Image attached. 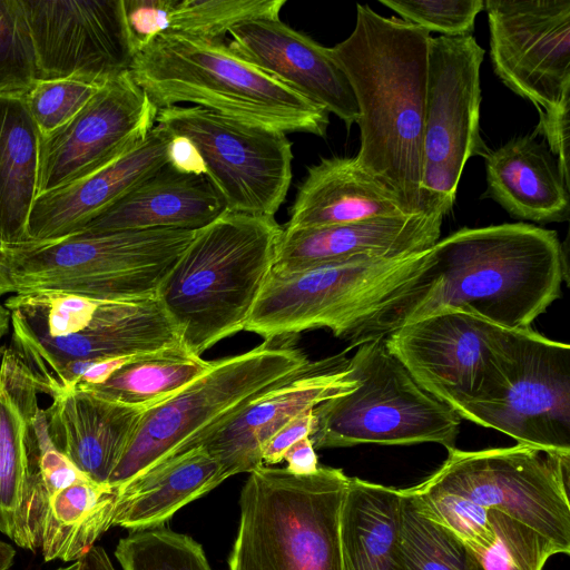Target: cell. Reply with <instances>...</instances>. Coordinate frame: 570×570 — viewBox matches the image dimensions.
<instances>
[{"mask_svg":"<svg viewBox=\"0 0 570 570\" xmlns=\"http://www.w3.org/2000/svg\"><path fill=\"white\" fill-rule=\"evenodd\" d=\"M77 569V562L75 561L73 563H71L70 566L68 567H65V568H59L57 570H76Z\"/></svg>","mask_w":570,"mask_h":570,"instance_id":"681fc988","label":"cell"},{"mask_svg":"<svg viewBox=\"0 0 570 570\" xmlns=\"http://www.w3.org/2000/svg\"><path fill=\"white\" fill-rule=\"evenodd\" d=\"M208 362L177 344L132 356L105 382L85 387L126 405L151 407L175 395L209 370Z\"/></svg>","mask_w":570,"mask_h":570,"instance_id":"1f68e13d","label":"cell"},{"mask_svg":"<svg viewBox=\"0 0 570 570\" xmlns=\"http://www.w3.org/2000/svg\"><path fill=\"white\" fill-rule=\"evenodd\" d=\"M400 490L421 515L449 531L465 547L478 549L491 544L493 532L487 508L423 481Z\"/></svg>","mask_w":570,"mask_h":570,"instance_id":"8d00e7d4","label":"cell"},{"mask_svg":"<svg viewBox=\"0 0 570 570\" xmlns=\"http://www.w3.org/2000/svg\"><path fill=\"white\" fill-rule=\"evenodd\" d=\"M400 489L350 478L340 519L342 570H405Z\"/></svg>","mask_w":570,"mask_h":570,"instance_id":"f546056e","label":"cell"},{"mask_svg":"<svg viewBox=\"0 0 570 570\" xmlns=\"http://www.w3.org/2000/svg\"><path fill=\"white\" fill-rule=\"evenodd\" d=\"M174 0H122L125 22L134 57L169 29Z\"/></svg>","mask_w":570,"mask_h":570,"instance_id":"60d3db41","label":"cell"},{"mask_svg":"<svg viewBox=\"0 0 570 570\" xmlns=\"http://www.w3.org/2000/svg\"><path fill=\"white\" fill-rule=\"evenodd\" d=\"M115 556L122 570H213L197 541L165 527L131 531Z\"/></svg>","mask_w":570,"mask_h":570,"instance_id":"e575fe53","label":"cell"},{"mask_svg":"<svg viewBox=\"0 0 570 570\" xmlns=\"http://www.w3.org/2000/svg\"><path fill=\"white\" fill-rule=\"evenodd\" d=\"M40 145L24 92H0V237L9 246L32 242L28 220L38 196Z\"/></svg>","mask_w":570,"mask_h":570,"instance_id":"f1b7e54d","label":"cell"},{"mask_svg":"<svg viewBox=\"0 0 570 570\" xmlns=\"http://www.w3.org/2000/svg\"><path fill=\"white\" fill-rule=\"evenodd\" d=\"M430 32L356 4L351 35L328 48L358 107V166L396 194L406 209L428 213L422 196Z\"/></svg>","mask_w":570,"mask_h":570,"instance_id":"7a4b0ae2","label":"cell"},{"mask_svg":"<svg viewBox=\"0 0 570 570\" xmlns=\"http://www.w3.org/2000/svg\"><path fill=\"white\" fill-rule=\"evenodd\" d=\"M566 276L554 230L525 223L461 228L430 248L424 269L403 293L348 334V350L441 311L510 331L531 327L560 296Z\"/></svg>","mask_w":570,"mask_h":570,"instance_id":"6da1fadb","label":"cell"},{"mask_svg":"<svg viewBox=\"0 0 570 570\" xmlns=\"http://www.w3.org/2000/svg\"><path fill=\"white\" fill-rule=\"evenodd\" d=\"M76 562V570H116L105 549L97 546H92Z\"/></svg>","mask_w":570,"mask_h":570,"instance_id":"bcb514c9","label":"cell"},{"mask_svg":"<svg viewBox=\"0 0 570 570\" xmlns=\"http://www.w3.org/2000/svg\"><path fill=\"white\" fill-rule=\"evenodd\" d=\"M228 33L227 45L239 58L334 114L347 129L357 122L353 89L327 47L279 18L244 21Z\"/></svg>","mask_w":570,"mask_h":570,"instance_id":"44dd1931","label":"cell"},{"mask_svg":"<svg viewBox=\"0 0 570 570\" xmlns=\"http://www.w3.org/2000/svg\"><path fill=\"white\" fill-rule=\"evenodd\" d=\"M226 479L202 446L174 455L116 489L112 527L130 531L163 527L179 509Z\"/></svg>","mask_w":570,"mask_h":570,"instance_id":"83f0119b","label":"cell"},{"mask_svg":"<svg viewBox=\"0 0 570 570\" xmlns=\"http://www.w3.org/2000/svg\"><path fill=\"white\" fill-rule=\"evenodd\" d=\"M348 480L330 466L309 475L265 465L249 472L229 570H342L340 519Z\"/></svg>","mask_w":570,"mask_h":570,"instance_id":"8992f818","label":"cell"},{"mask_svg":"<svg viewBox=\"0 0 570 570\" xmlns=\"http://www.w3.org/2000/svg\"><path fill=\"white\" fill-rule=\"evenodd\" d=\"M311 362L295 336L265 340L213 362L175 395L142 412L108 484L119 489L180 453L254 399L303 373Z\"/></svg>","mask_w":570,"mask_h":570,"instance_id":"52a82bcc","label":"cell"},{"mask_svg":"<svg viewBox=\"0 0 570 570\" xmlns=\"http://www.w3.org/2000/svg\"><path fill=\"white\" fill-rule=\"evenodd\" d=\"M144 411L86 389L62 392L43 409L55 446L101 484H108Z\"/></svg>","mask_w":570,"mask_h":570,"instance_id":"cb8c5ba5","label":"cell"},{"mask_svg":"<svg viewBox=\"0 0 570 570\" xmlns=\"http://www.w3.org/2000/svg\"><path fill=\"white\" fill-rule=\"evenodd\" d=\"M347 367L356 386L313 409L314 449L368 443L455 448L461 417L412 377L384 338L360 344Z\"/></svg>","mask_w":570,"mask_h":570,"instance_id":"9c48e42d","label":"cell"},{"mask_svg":"<svg viewBox=\"0 0 570 570\" xmlns=\"http://www.w3.org/2000/svg\"><path fill=\"white\" fill-rule=\"evenodd\" d=\"M129 71L158 109L189 102L285 134L327 132L325 109L239 58L227 40L161 33L134 57Z\"/></svg>","mask_w":570,"mask_h":570,"instance_id":"277c9868","label":"cell"},{"mask_svg":"<svg viewBox=\"0 0 570 570\" xmlns=\"http://www.w3.org/2000/svg\"><path fill=\"white\" fill-rule=\"evenodd\" d=\"M570 456L517 444L448 450L442 465L423 482L498 510L570 553Z\"/></svg>","mask_w":570,"mask_h":570,"instance_id":"7c38bea8","label":"cell"},{"mask_svg":"<svg viewBox=\"0 0 570 570\" xmlns=\"http://www.w3.org/2000/svg\"><path fill=\"white\" fill-rule=\"evenodd\" d=\"M16 550L8 543L0 541V570H9L13 563Z\"/></svg>","mask_w":570,"mask_h":570,"instance_id":"7dc6e473","label":"cell"},{"mask_svg":"<svg viewBox=\"0 0 570 570\" xmlns=\"http://www.w3.org/2000/svg\"><path fill=\"white\" fill-rule=\"evenodd\" d=\"M493 532L485 548H466L471 570H543L558 547L532 528L498 511L488 509Z\"/></svg>","mask_w":570,"mask_h":570,"instance_id":"d6a6232c","label":"cell"},{"mask_svg":"<svg viewBox=\"0 0 570 570\" xmlns=\"http://www.w3.org/2000/svg\"><path fill=\"white\" fill-rule=\"evenodd\" d=\"M285 4L286 0H174L165 33L223 41L240 22L278 19Z\"/></svg>","mask_w":570,"mask_h":570,"instance_id":"836d02e7","label":"cell"},{"mask_svg":"<svg viewBox=\"0 0 570 570\" xmlns=\"http://www.w3.org/2000/svg\"><path fill=\"white\" fill-rule=\"evenodd\" d=\"M10 347L39 393L75 362L134 356L180 344L157 297L102 301L58 292L16 293L4 302Z\"/></svg>","mask_w":570,"mask_h":570,"instance_id":"5b68a950","label":"cell"},{"mask_svg":"<svg viewBox=\"0 0 570 570\" xmlns=\"http://www.w3.org/2000/svg\"><path fill=\"white\" fill-rule=\"evenodd\" d=\"M156 124L194 142L226 210L275 216L292 181V142L285 132L197 106L158 109Z\"/></svg>","mask_w":570,"mask_h":570,"instance_id":"5bb4252c","label":"cell"},{"mask_svg":"<svg viewBox=\"0 0 570 570\" xmlns=\"http://www.w3.org/2000/svg\"><path fill=\"white\" fill-rule=\"evenodd\" d=\"M483 56L473 36L430 38L422 176L426 212L446 215L466 161L490 151L480 132Z\"/></svg>","mask_w":570,"mask_h":570,"instance_id":"4fadbf2b","label":"cell"},{"mask_svg":"<svg viewBox=\"0 0 570 570\" xmlns=\"http://www.w3.org/2000/svg\"><path fill=\"white\" fill-rule=\"evenodd\" d=\"M39 79L21 0H0V92H26Z\"/></svg>","mask_w":570,"mask_h":570,"instance_id":"f35d334b","label":"cell"},{"mask_svg":"<svg viewBox=\"0 0 570 570\" xmlns=\"http://www.w3.org/2000/svg\"><path fill=\"white\" fill-rule=\"evenodd\" d=\"M313 425V409L299 414L285 424L263 449V464L272 465L284 461L287 450L299 440L309 436Z\"/></svg>","mask_w":570,"mask_h":570,"instance_id":"b9f144b4","label":"cell"},{"mask_svg":"<svg viewBox=\"0 0 570 570\" xmlns=\"http://www.w3.org/2000/svg\"><path fill=\"white\" fill-rule=\"evenodd\" d=\"M167 161L183 174L205 176V163L194 142L184 136H174L167 149Z\"/></svg>","mask_w":570,"mask_h":570,"instance_id":"7bdbcfd3","label":"cell"},{"mask_svg":"<svg viewBox=\"0 0 570 570\" xmlns=\"http://www.w3.org/2000/svg\"><path fill=\"white\" fill-rule=\"evenodd\" d=\"M116 499V489L47 446L29 461L13 542L45 561H77L112 527Z\"/></svg>","mask_w":570,"mask_h":570,"instance_id":"9a60e30c","label":"cell"},{"mask_svg":"<svg viewBox=\"0 0 570 570\" xmlns=\"http://www.w3.org/2000/svg\"><path fill=\"white\" fill-rule=\"evenodd\" d=\"M196 230L78 233L10 246L16 293L58 291L102 301L156 297Z\"/></svg>","mask_w":570,"mask_h":570,"instance_id":"ba28073f","label":"cell"},{"mask_svg":"<svg viewBox=\"0 0 570 570\" xmlns=\"http://www.w3.org/2000/svg\"><path fill=\"white\" fill-rule=\"evenodd\" d=\"M10 326V312L0 304V338L7 334Z\"/></svg>","mask_w":570,"mask_h":570,"instance_id":"c3c4849f","label":"cell"},{"mask_svg":"<svg viewBox=\"0 0 570 570\" xmlns=\"http://www.w3.org/2000/svg\"><path fill=\"white\" fill-rule=\"evenodd\" d=\"M171 135L155 125L137 146L100 167L37 196L28 220L32 242L81 232L137 184L166 165Z\"/></svg>","mask_w":570,"mask_h":570,"instance_id":"7402d4cb","label":"cell"},{"mask_svg":"<svg viewBox=\"0 0 570 570\" xmlns=\"http://www.w3.org/2000/svg\"><path fill=\"white\" fill-rule=\"evenodd\" d=\"M411 214L354 157H331L308 167L283 228L291 232Z\"/></svg>","mask_w":570,"mask_h":570,"instance_id":"484cf974","label":"cell"},{"mask_svg":"<svg viewBox=\"0 0 570 570\" xmlns=\"http://www.w3.org/2000/svg\"><path fill=\"white\" fill-rule=\"evenodd\" d=\"M16 294L11 247L0 237V297Z\"/></svg>","mask_w":570,"mask_h":570,"instance_id":"f6af8a7d","label":"cell"},{"mask_svg":"<svg viewBox=\"0 0 570 570\" xmlns=\"http://www.w3.org/2000/svg\"><path fill=\"white\" fill-rule=\"evenodd\" d=\"M345 352L312 361L303 373L254 399L184 451L204 448L218 462L225 479L264 465L263 449L285 424L356 386Z\"/></svg>","mask_w":570,"mask_h":570,"instance_id":"ffe728a7","label":"cell"},{"mask_svg":"<svg viewBox=\"0 0 570 570\" xmlns=\"http://www.w3.org/2000/svg\"><path fill=\"white\" fill-rule=\"evenodd\" d=\"M105 83L83 77L38 79L24 99L41 138L72 119Z\"/></svg>","mask_w":570,"mask_h":570,"instance_id":"74e56055","label":"cell"},{"mask_svg":"<svg viewBox=\"0 0 570 570\" xmlns=\"http://www.w3.org/2000/svg\"><path fill=\"white\" fill-rule=\"evenodd\" d=\"M508 331L469 313L441 311L383 338L412 377L454 410L476 393Z\"/></svg>","mask_w":570,"mask_h":570,"instance_id":"d6986e66","label":"cell"},{"mask_svg":"<svg viewBox=\"0 0 570 570\" xmlns=\"http://www.w3.org/2000/svg\"><path fill=\"white\" fill-rule=\"evenodd\" d=\"M484 159L485 195L511 217L537 223L569 220L570 184L535 134L514 137Z\"/></svg>","mask_w":570,"mask_h":570,"instance_id":"4316f807","label":"cell"},{"mask_svg":"<svg viewBox=\"0 0 570 570\" xmlns=\"http://www.w3.org/2000/svg\"><path fill=\"white\" fill-rule=\"evenodd\" d=\"M38 390L10 346H0V531L12 541L22 501Z\"/></svg>","mask_w":570,"mask_h":570,"instance_id":"4dcf8cb0","label":"cell"},{"mask_svg":"<svg viewBox=\"0 0 570 570\" xmlns=\"http://www.w3.org/2000/svg\"><path fill=\"white\" fill-rule=\"evenodd\" d=\"M429 252L334 262L293 272L272 269L243 331L273 340L328 328L346 338L417 277Z\"/></svg>","mask_w":570,"mask_h":570,"instance_id":"30bf717a","label":"cell"},{"mask_svg":"<svg viewBox=\"0 0 570 570\" xmlns=\"http://www.w3.org/2000/svg\"><path fill=\"white\" fill-rule=\"evenodd\" d=\"M284 460L287 462L285 469L294 475H309L318 469L317 455L309 436L293 444L285 453Z\"/></svg>","mask_w":570,"mask_h":570,"instance_id":"ee69618b","label":"cell"},{"mask_svg":"<svg viewBox=\"0 0 570 570\" xmlns=\"http://www.w3.org/2000/svg\"><path fill=\"white\" fill-rule=\"evenodd\" d=\"M157 112L130 71L107 81L72 119L41 138L38 195L140 144L155 127Z\"/></svg>","mask_w":570,"mask_h":570,"instance_id":"ac0fdd59","label":"cell"},{"mask_svg":"<svg viewBox=\"0 0 570 570\" xmlns=\"http://www.w3.org/2000/svg\"><path fill=\"white\" fill-rule=\"evenodd\" d=\"M402 20L445 37L472 36L483 0H380Z\"/></svg>","mask_w":570,"mask_h":570,"instance_id":"ab89813d","label":"cell"},{"mask_svg":"<svg viewBox=\"0 0 570 570\" xmlns=\"http://www.w3.org/2000/svg\"><path fill=\"white\" fill-rule=\"evenodd\" d=\"M225 210L223 198L206 176L183 174L167 163L79 233L198 230Z\"/></svg>","mask_w":570,"mask_h":570,"instance_id":"d4e9b609","label":"cell"},{"mask_svg":"<svg viewBox=\"0 0 570 570\" xmlns=\"http://www.w3.org/2000/svg\"><path fill=\"white\" fill-rule=\"evenodd\" d=\"M401 495L400 543L405 570H471L465 546Z\"/></svg>","mask_w":570,"mask_h":570,"instance_id":"d590c367","label":"cell"},{"mask_svg":"<svg viewBox=\"0 0 570 570\" xmlns=\"http://www.w3.org/2000/svg\"><path fill=\"white\" fill-rule=\"evenodd\" d=\"M39 79L107 82L134 59L122 0H21Z\"/></svg>","mask_w":570,"mask_h":570,"instance_id":"e0dca14e","label":"cell"},{"mask_svg":"<svg viewBox=\"0 0 570 570\" xmlns=\"http://www.w3.org/2000/svg\"><path fill=\"white\" fill-rule=\"evenodd\" d=\"M282 234L274 217L228 210L196 230L156 295L188 352L244 330Z\"/></svg>","mask_w":570,"mask_h":570,"instance_id":"3957f363","label":"cell"},{"mask_svg":"<svg viewBox=\"0 0 570 570\" xmlns=\"http://www.w3.org/2000/svg\"><path fill=\"white\" fill-rule=\"evenodd\" d=\"M517 444L570 456V346L531 327L508 331L476 393L454 409Z\"/></svg>","mask_w":570,"mask_h":570,"instance_id":"8fae6325","label":"cell"},{"mask_svg":"<svg viewBox=\"0 0 570 570\" xmlns=\"http://www.w3.org/2000/svg\"><path fill=\"white\" fill-rule=\"evenodd\" d=\"M443 217L439 212H428L291 232L283 228L272 269L293 272L334 262L423 252L439 240Z\"/></svg>","mask_w":570,"mask_h":570,"instance_id":"603a6c76","label":"cell"},{"mask_svg":"<svg viewBox=\"0 0 570 570\" xmlns=\"http://www.w3.org/2000/svg\"><path fill=\"white\" fill-rule=\"evenodd\" d=\"M495 75L539 115L570 105V0H487Z\"/></svg>","mask_w":570,"mask_h":570,"instance_id":"2e32d148","label":"cell"}]
</instances>
